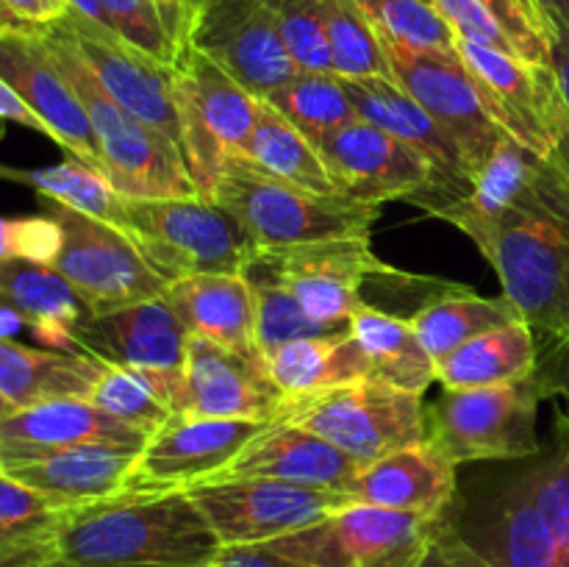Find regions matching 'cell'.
<instances>
[{
    "mask_svg": "<svg viewBox=\"0 0 569 567\" xmlns=\"http://www.w3.org/2000/svg\"><path fill=\"white\" fill-rule=\"evenodd\" d=\"M433 217L478 245L537 337L569 342V170L553 153H533L495 211L439 209Z\"/></svg>",
    "mask_w": 569,
    "mask_h": 567,
    "instance_id": "6da1fadb",
    "label": "cell"
},
{
    "mask_svg": "<svg viewBox=\"0 0 569 567\" xmlns=\"http://www.w3.org/2000/svg\"><path fill=\"white\" fill-rule=\"evenodd\" d=\"M220 539L187 489L122 493L67 509L53 561L72 567H209Z\"/></svg>",
    "mask_w": 569,
    "mask_h": 567,
    "instance_id": "7a4b0ae2",
    "label": "cell"
},
{
    "mask_svg": "<svg viewBox=\"0 0 569 567\" xmlns=\"http://www.w3.org/2000/svg\"><path fill=\"white\" fill-rule=\"evenodd\" d=\"M39 37L76 89L98 139L100 165L117 192L126 198H200L181 148L170 137L137 120L100 87L70 31L56 22L39 28Z\"/></svg>",
    "mask_w": 569,
    "mask_h": 567,
    "instance_id": "3957f363",
    "label": "cell"
},
{
    "mask_svg": "<svg viewBox=\"0 0 569 567\" xmlns=\"http://www.w3.org/2000/svg\"><path fill=\"white\" fill-rule=\"evenodd\" d=\"M211 200L248 231L259 250L295 248L322 239H370L372 222L381 211V206L359 203L348 195H317L292 187L261 172L242 156L228 161Z\"/></svg>",
    "mask_w": 569,
    "mask_h": 567,
    "instance_id": "277c9868",
    "label": "cell"
},
{
    "mask_svg": "<svg viewBox=\"0 0 569 567\" xmlns=\"http://www.w3.org/2000/svg\"><path fill=\"white\" fill-rule=\"evenodd\" d=\"M122 233L167 284L209 272H248L259 256L248 231L206 198H126Z\"/></svg>",
    "mask_w": 569,
    "mask_h": 567,
    "instance_id": "5b68a950",
    "label": "cell"
},
{
    "mask_svg": "<svg viewBox=\"0 0 569 567\" xmlns=\"http://www.w3.org/2000/svg\"><path fill=\"white\" fill-rule=\"evenodd\" d=\"M172 103L189 176L200 198L211 200L226 165L242 156L253 133L259 98L209 56L183 44L172 61Z\"/></svg>",
    "mask_w": 569,
    "mask_h": 567,
    "instance_id": "8992f818",
    "label": "cell"
},
{
    "mask_svg": "<svg viewBox=\"0 0 569 567\" xmlns=\"http://www.w3.org/2000/svg\"><path fill=\"white\" fill-rule=\"evenodd\" d=\"M278 420L337 445L361 467L428 439V409L422 395L383 381L342 384L287 398Z\"/></svg>",
    "mask_w": 569,
    "mask_h": 567,
    "instance_id": "52a82bcc",
    "label": "cell"
},
{
    "mask_svg": "<svg viewBox=\"0 0 569 567\" xmlns=\"http://www.w3.org/2000/svg\"><path fill=\"white\" fill-rule=\"evenodd\" d=\"M445 523V517L345 504L315 526L267 545L311 567H420Z\"/></svg>",
    "mask_w": 569,
    "mask_h": 567,
    "instance_id": "ba28073f",
    "label": "cell"
},
{
    "mask_svg": "<svg viewBox=\"0 0 569 567\" xmlns=\"http://www.w3.org/2000/svg\"><path fill=\"white\" fill-rule=\"evenodd\" d=\"M542 398L537 376L498 387L445 389L428 409V439L456 465L526 459L539 450Z\"/></svg>",
    "mask_w": 569,
    "mask_h": 567,
    "instance_id": "9c48e42d",
    "label": "cell"
},
{
    "mask_svg": "<svg viewBox=\"0 0 569 567\" xmlns=\"http://www.w3.org/2000/svg\"><path fill=\"white\" fill-rule=\"evenodd\" d=\"M39 206L59 222L64 237L50 267L67 278L89 315L126 309L167 292L170 284L150 270L126 233L44 195H39Z\"/></svg>",
    "mask_w": 569,
    "mask_h": 567,
    "instance_id": "30bf717a",
    "label": "cell"
},
{
    "mask_svg": "<svg viewBox=\"0 0 569 567\" xmlns=\"http://www.w3.org/2000/svg\"><path fill=\"white\" fill-rule=\"evenodd\" d=\"M342 195L359 203L415 200L431 215L445 203V187L431 161L392 133L353 120L315 139Z\"/></svg>",
    "mask_w": 569,
    "mask_h": 567,
    "instance_id": "8fae6325",
    "label": "cell"
},
{
    "mask_svg": "<svg viewBox=\"0 0 569 567\" xmlns=\"http://www.w3.org/2000/svg\"><path fill=\"white\" fill-rule=\"evenodd\" d=\"M378 37L387 50L398 87H403L459 142L470 176L476 178L506 133L483 109L476 78L465 67L461 56L415 48L383 33Z\"/></svg>",
    "mask_w": 569,
    "mask_h": 567,
    "instance_id": "7c38bea8",
    "label": "cell"
},
{
    "mask_svg": "<svg viewBox=\"0 0 569 567\" xmlns=\"http://www.w3.org/2000/svg\"><path fill=\"white\" fill-rule=\"evenodd\" d=\"M456 53L476 78L481 103L495 126L522 148L548 159L567 120L553 70L467 39H456Z\"/></svg>",
    "mask_w": 569,
    "mask_h": 567,
    "instance_id": "4fadbf2b",
    "label": "cell"
},
{
    "mask_svg": "<svg viewBox=\"0 0 569 567\" xmlns=\"http://www.w3.org/2000/svg\"><path fill=\"white\" fill-rule=\"evenodd\" d=\"M220 545H267L287 534L315 526L350 504L339 489L295 487L281 481H222L187 489Z\"/></svg>",
    "mask_w": 569,
    "mask_h": 567,
    "instance_id": "5bb4252c",
    "label": "cell"
},
{
    "mask_svg": "<svg viewBox=\"0 0 569 567\" xmlns=\"http://www.w3.org/2000/svg\"><path fill=\"white\" fill-rule=\"evenodd\" d=\"M250 267L281 281L306 315L331 326H350L356 311L367 306L361 300V284L389 270L365 237L259 250Z\"/></svg>",
    "mask_w": 569,
    "mask_h": 567,
    "instance_id": "9a60e30c",
    "label": "cell"
},
{
    "mask_svg": "<svg viewBox=\"0 0 569 567\" xmlns=\"http://www.w3.org/2000/svg\"><path fill=\"white\" fill-rule=\"evenodd\" d=\"M187 44L259 100L300 72L264 0H209L189 22Z\"/></svg>",
    "mask_w": 569,
    "mask_h": 567,
    "instance_id": "2e32d148",
    "label": "cell"
},
{
    "mask_svg": "<svg viewBox=\"0 0 569 567\" xmlns=\"http://www.w3.org/2000/svg\"><path fill=\"white\" fill-rule=\"evenodd\" d=\"M270 420L170 415L139 450L126 493L192 489L220 472Z\"/></svg>",
    "mask_w": 569,
    "mask_h": 567,
    "instance_id": "e0dca14e",
    "label": "cell"
},
{
    "mask_svg": "<svg viewBox=\"0 0 569 567\" xmlns=\"http://www.w3.org/2000/svg\"><path fill=\"white\" fill-rule=\"evenodd\" d=\"M61 26L70 31L72 42L92 67L100 87L137 120L170 137L181 148V131H178V115L172 103V64L150 59L114 31L76 11H70Z\"/></svg>",
    "mask_w": 569,
    "mask_h": 567,
    "instance_id": "ac0fdd59",
    "label": "cell"
},
{
    "mask_svg": "<svg viewBox=\"0 0 569 567\" xmlns=\"http://www.w3.org/2000/svg\"><path fill=\"white\" fill-rule=\"evenodd\" d=\"M287 395L276 387L264 361L189 334L183 361V415L278 420Z\"/></svg>",
    "mask_w": 569,
    "mask_h": 567,
    "instance_id": "d6986e66",
    "label": "cell"
},
{
    "mask_svg": "<svg viewBox=\"0 0 569 567\" xmlns=\"http://www.w3.org/2000/svg\"><path fill=\"white\" fill-rule=\"evenodd\" d=\"M0 76L31 106L33 115L48 122L56 145L70 150V156H78L87 165L103 170L92 122H89L76 89L70 87L64 72L50 56L48 44L39 37V28L0 37Z\"/></svg>",
    "mask_w": 569,
    "mask_h": 567,
    "instance_id": "ffe728a7",
    "label": "cell"
},
{
    "mask_svg": "<svg viewBox=\"0 0 569 567\" xmlns=\"http://www.w3.org/2000/svg\"><path fill=\"white\" fill-rule=\"evenodd\" d=\"M361 470L359 461L326 442L317 434L292 422L272 420L203 484L222 481H281L295 487L339 489L348 487L350 478Z\"/></svg>",
    "mask_w": 569,
    "mask_h": 567,
    "instance_id": "44dd1931",
    "label": "cell"
},
{
    "mask_svg": "<svg viewBox=\"0 0 569 567\" xmlns=\"http://www.w3.org/2000/svg\"><path fill=\"white\" fill-rule=\"evenodd\" d=\"M78 348L106 365L131 370L183 372L189 328L164 295L126 309L87 315L76 331Z\"/></svg>",
    "mask_w": 569,
    "mask_h": 567,
    "instance_id": "7402d4cb",
    "label": "cell"
},
{
    "mask_svg": "<svg viewBox=\"0 0 569 567\" xmlns=\"http://www.w3.org/2000/svg\"><path fill=\"white\" fill-rule=\"evenodd\" d=\"M150 434L106 415L87 398L48 400L0 420V472L72 445L106 442L144 448Z\"/></svg>",
    "mask_w": 569,
    "mask_h": 567,
    "instance_id": "603a6c76",
    "label": "cell"
},
{
    "mask_svg": "<svg viewBox=\"0 0 569 567\" xmlns=\"http://www.w3.org/2000/svg\"><path fill=\"white\" fill-rule=\"evenodd\" d=\"M345 89H348L350 100H353V109L359 120L392 133L395 139H400V142L415 148L417 153H422L431 161L433 170L442 178V206L470 195L472 176L459 142L403 87H398L395 81H387V78H365V81H345Z\"/></svg>",
    "mask_w": 569,
    "mask_h": 567,
    "instance_id": "cb8c5ba5",
    "label": "cell"
},
{
    "mask_svg": "<svg viewBox=\"0 0 569 567\" xmlns=\"http://www.w3.org/2000/svg\"><path fill=\"white\" fill-rule=\"evenodd\" d=\"M342 493L350 504L445 517L456 495V461L426 439L365 465Z\"/></svg>",
    "mask_w": 569,
    "mask_h": 567,
    "instance_id": "d4e9b609",
    "label": "cell"
},
{
    "mask_svg": "<svg viewBox=\"0 0 569 567\" xmlns=\"http://www.w3.org/2000/svg\"><path fill=\"white\" fill-rule=\"evenodd\" d=\"M139 450L142 448L106 442L72 445V448L53 450L26 465L11 467L6 476L44 495L61 509H76V506L98 504V500L126 493L128 472Z\"/></svg>",
    "mask_w": 569,
    "mask_h": 567,
    "instance_id": "484cf974",
    "label": "cell"
},
{
    "mask_svg": "<svg viewBox=\"0 0 569 567\" xmlns=\"http://www.w3.org/2000/svg\"><path fill=\"white\" fill-rule=\"evenodd\" d=\"M172 306L189 334L220 342L237 354L261 359L256 350V300L244 272H209L167 287Z\"/></svg>",
    "mask_w": 569,
    "mask_h": 567,
    "instance_id": "4316f807",
    "label": "cell"
},
{
    "mask_svg": "<svg viewBox=\"0 0 569 567\" xmlns=\"http://www.w3.org/2000/svg\"><path fill=\"white\" fill-rule=\"evenodd\" d=\"M103 370L106 361L83 350L31 348L17 339H0V392L17 409L89 398Z\"/></svg>",
    "mask_w": 569,
    "mask_h": 567,
    "instance_id": "83f0119b",
    "label": "cell"
},
{
    "mask_svg": "<svg viewBox=\"0 0 569 567\" xmlns=\"http://www.w3.org/2000/svg\"><path fill=\"white\" fill-rule=\"evenodd\" d=\"M0 300L20 309L31 320V334L50 350H76L78 326L89 315L87 306L48 265L0 261Z\"/></svg>",
    "mask_w": 569,
    "mask_h": 567,
    "instance_id": "f1b7e54d",
    "label": "cell"
},
{
    "mask_svg": "<svg viewBox=\"0 0 569 567\" xmlns=\"http://www.w3.org/2000/svg\"><path fill=\"white\" fill-rule=\"evenodd\" d=\"M537 334L526 320L495 328L470 339L437 361V381L445 389H476L511 384L537 372Z\"/></svg>",
    "mask_w": 569,
    "mask_h": 567,
    "instance_id": "f546056e",
    "label": "cell"
},
{
    "mask_svg": "<svg viewBox=\"0 0 569 567\" xmlns=\"http://www.w3.org/2000/svg\"><path fill=\"white\" fill-rule=\"evenodd\" d=\"M264 367L287 398L322 392L342 384L372 381L365 350L350 331L283 345L267 356Z\"/></svg>",
    "mask_w": 569,
    "mask_h": 567,
    "instance_id": "4dcf8cb0",
    "label": "cell"
},
{
    "mask_svg": "<svg viewBox=\"0 0 569 567\" xmlns=\"http://www.w3.org/2000/svg\"><path fill=\"white\" fill-rule=\"evenodd\" d=\"M350 334L365 350L372 381L415 395H426V389L437 381V361L420 342L411 320L365 306L350 320Z\"/></svg>",
    "mask_w": 569,
    "mask_h": 567,
    "instance_id": "1f68e13d",
    "label": "cell"
},
{
    "mask_svg": "<svg viewBox=\"0 0 569 567\" xmlns=\"http://www.w3.org/2000/svg\"><path fill=\"white\" fill-rule=\"evenodd\" d=\"M242 159L292 187L317 195H342L317 145L267 100H259L256 126L244 145Z\"/></svg>",
    "mask_w": 569,
    "mask_h": 567,
    "instance_id": "d6a6232c",
    "label": "cell"
},
{
    "mask_svg": "<svg viewBox=\"0 0 569 567\" xmlns=\"http://www.w3.org/2000/svg\"><path fill=\"white\" fill-rule=\"evenodd\" d=\"M515 322H522V315L506 295L483 298L467 287H453L439 298H431L411 317V326L433 361L445 359L481 334Z\"/></svg>",
    "mask_w": 569,
    "mask_h": 567,
    "instance_id": "836d02e7",
    "label": "cell"
},
{
    "mask_svg": "<svg viewBox=\"0 0 569 567\" xmlns=\"http://www.w3.org/2000/svg\"><path fill=\"white\" fill-rule=\"evenodd\" d=\"M0 178L6 181L26 183V187L37 189L39 195L59 203L70 206V209L81 211V215L94 217V220L106 222V226L122 231L126 222V195L114 189L103 170L87 165L78 156L59 161L50 167H37V170H14V167L0 165Z\"/></svg>",
    "mask_w": 569,
    "mask_h": 567,
    "instance_id": "e575fe53",
    "label": "cell"
},
{
    "mask_svg": "<svg viewBox=\"0 0 569 567\" xmlns=\"http://www.w3.org/2000/svg\"><path fill=\"white\" fill-rule=\"evenodd\" d=\"M67 509L0 472V567L53 559V539Z\"/></svg>",
    "mask_w": 569,
    "mask_h": 567,
    "instance_id": "d590c367",
    "label": "cell"
},
{
    "mask_svg": "<svg viewBox=\"0 0 569 567\" xmlns=\"http://www.w3.org/2000/svg\"><path fill=\"white\" fill-rule=\"evenodd\" d=\"M492 556L500 567H569V554L553 537L545 517L520 487V481L503 489L498 498Z\"/></svg>",
    "mask_w": 569,
    "mask_h": 567,
    "instance_id": "8d00e7d4",
    "label": "cell"
},
{
    "mask_svg": "<svg viewBox=\"0 0 569 567\" xmlns=\"http://www.w3.org/2000/svg\"><path fill=\"white\" fill-rule=\"evenodd\" d=\"M322 11H326L333 76L345 78V81H365V78L395 81L376 26L367 20L365 11L353 0H322Z\"/></svg>",
    "mask_w": 569,
    "mask_h": 567,
    "instance_id": "74e56055",
    "label": "cell"
},
{
    "mask_svg": "<svg viewBox=\"0 0 569 567\" xmlns=\"http://www.w3.org/2000/svg\"><path fill=\"white\" fill-rule=\"evenodd\" d=\"M264 100L295 128H300L311 142L333 128L359 120L345 81L333 72H298L292 81L267 94Z\"/></svg>",
    "mask_w": 569,
    "mask_h": 567,
    "instance_id": "f35d334b",
    "label": "cell"
},
{
    "mask_svg": "<svg viewBox=\"0 0 569 567\" xmlns=\"http://www.w3.org/2000/svg\"><path fill=\"white\" fill-rule=\"evenodd\" d=\"M244 276L250 278V287H253L256 350H259L261 361L283 345L298 342V339L333 337V334L350 331V326H331V322H320L306 315L298 298L267 272L264 276L244 272Z\"/></svg>",
    "mask_w": 569,
    "mask_h": 567,
    "instance_id": "ab89813d",
    "label": "cell"
},
{
    "mask_svg": "<svg viewBox=\"0 0 569 567\" xmlns=\"http://www.w3.org/2000/svg\"><path fill=\"white\" fill-rule=\"evenodd\" d=\"M378 33L426 50L456 53V33L428 0H353Z\"/></svg>",
    "mask_w": 569,
    "mask_h": 567,
    "instance_id": "60d3db41",
    "label": "cell"
},
{
    "mask_svg": "<svg viewBox=\"0 0 569 567\" xmlns=\"http://www.w3.org/2000/svg\"><path fill=\"white\" fill-rule=\"evenodd\" d=\"M300 72H331L322 0H264Z\"/></svg>",
    "mask_w": 569,
    "mask_h": 567,
    "instance_id": "b9f144b4",
    "label": "cell"
},
{
    "mask_svg": "<svg viewBox=\"0 0 569 567\" xmlns=\"http://www.w3.org/2000/svg\"><path fill=\"white\" fill-rule=\"evenodd\" d=\"M89 404L103 409L106 415L117 417L126 426L139 428L144 434H153L156 428L164 426L170 420L172 411L150 392L148 384L128 367L106 365L103 376L94 384Z\"/></svg>",
    "mask_w": 569,
    "mask_h": 567,
    "instance_id": "7bdbcfd3",
    "label": "cell"
},
{
    "mask_svg": "<svg viewBox=\"0 0 569 567\" xmlns=\"http://www.w3.org/2000/svg\"><path fill=\"white\" fill-rule=\"evenodd\" d=\"M561 428L565 431H561V442L553 459L533 467L531 472H526L517 481L526 489L539 515L545 517L561 548L569 554V415L561 422Z\"/></svg>",
    "mask_w": 569,
    "mask_h": 567,
    "instance_id": "ee69618b",
    "label": "cell"
},
{
    "mask_svg": "<svg viewBox=\"0 0 569 567\" xmlns=\"http://www.w3.org/2000/svg\"><path fill=\"white\" fill-rule=\"evenodd\" d=\"M111 31L161 64H172L178 56L176 39L167 31L164 14L156 0H100Z\"/></svg>",
    "mask_w": 569,
    "mask_h": 567,
    "instance_id": "f6af8a7d",
    "label": "cell"
},
{
    "mask_svg": "<svg viewBox=\"0 0 569 567\" xmlns=\"http://www.w3.org/2000/svg\"><path fill=\"white\" fill-rule=\"evenodd\" d=\"M61 239V226L53 217L0 215V261H33L50 267L59 256Z\"/></svg>",
    "mask_w": 569,
    "mask_h": 567,
    "instance_id": "bcb514c9",
    "label": "cell"
},
{
    "mask_svg": "<svg viewBox=\"0 0 569 567\" xmlns=\"http://www.w3.org/2000/svg\"><path fill=\"white\" fill-rule=\"evenodd\" d=\"M483 3L503 22L522 61L533 67H550L548 17L539 0H483Z\"/></svg>",
    "mask_w": 569,
    "mask_h": 567,
    "instance_id": "7dc6e473",
    "label": "cell"
},
{
    "mask_svg": "<svg viewBox=\"0 0 569 567\" xmlns=\"http://www.w3.org/2000/svg\"><path fill=\"white\" fill-rule=\"evenodd\" d=\"M431 3L445 17V22L453 28L456 39H467V42L483 44V48L520 56L515 39L509 37L503 22L495 17V11L483 0H431Z\"/></svg>",
    "mask_w": 569,
    "mask_h": 567,
    "instance_id": "c3c4849f",
    "label": "cell"
},
{
    "mask_svg": "<svg viewBox=\"0 0 569 567\" xmlns=\"http://www.w3.org/2000/svg\"><path fill=\"white\" fill-rule=\"evenodd\" d=\"M420 567H500L492 556L481 554L478 548H472L470 543L459 537L453 531L450 523H445L439 528V534L433 537L431 548H428L426 559L420 561Z\"/></svg>",
    "mask_w": 569,
    "mask_h": 567,
    "instance_id": "681fc988",
    "label": "cell"
},
{
    "mask_svg": "<svg viewBox=\"0 0 569 567\" xmlns=\"http://www.w3.org/2000/svg\"><path fill=\"white\" fill-rule=\"evenodd\" d=\"M209 567H311L278 554L270 545H226Z\"/></svg>",
    "mask_w": 569,
    "mask_h": 567,
    "instance_id": "f907efd6",
    "label": "cell"
},
{
    "mask_svg": "<svg viewBox=\"0 0 569 567\" xmlns=\"http://www.w3.org/2000/svg\"><path fill=\"white\" fill-rule=\"evenodd\" d=\"M545 361H537V381L545 395H561L569 404V342H548Z\"/></svg>",
    "mask_w": 569,
    "mask_h": 567,
    "instance_id": "816d5d0a",
    "label": "cell"
},
{
    "mask_svg": "<svg viewBox=\"0 0 569 567\" xmlns=\"http://www.w3.org/2000/svg\"><path fill=\"white\" fill-rule=\"evenodd\" d=\"M545 11V9H542ZM548 17V42H550V70H553L556 87H559L561 103H565L567 126H569V31L556 17Z\"/></svg>",
    "mask_w": 569,
    "mask_h": 567,
    "instance_id": "f5cc1de1",
    "label": "cell"
},
{
    "mask_svg": "<svg viewBox=\"0 0 569 567\" xmlns=\"http://www.w3.org/2000/svg\"><path fill=\"white\" fill-rule=\"evenodd\" d=\"M17 20L31 28H48L70 14V0H0Z\"/></svg>",
    "mask_w": 569,
    "mask_h": 567,
    "instance_id": "db71d44e",
    "label": "cell"
},
{
    "mask_svg": "<svg viewBox=\"0 0 569 567\" xmlns=\"http://www.w3.org/2000/svg\"><path fill=\"white\" fill-rule=\"evenodd\" d=\"M0 120L17 122V126L31 128V131L44 133V137H48V139H53V133H50L48 122H44L42 117L33 115L31 106H28L26 100H22L20 94H17L14 89L9 87V81H6L3 76H0Z\"/></svg>",
    "mask_w": 569,
    "mask_h": 567,
    "instance_id": "11a10c76",
    "label": "cell"
},
{
    "mask_svg": "<svg viewBox=\"0 0 569 567\" xmlns=\"http://www.w3.org/2000/svg\"><path fill=\"white\" fill-rule=\"evenodd\" d=\"M161 6V14H164L167 31L176 39L178 48L187 44V17H183V0H156Z\"/></svg>",
    "mask_w": 569,
    "mask_h": 567,
    "instance_id": "9f6ffc18",
    "label": "cell"
},
{
    "mask_svg": "<svg viewBox=\"0 0 569 567\" xmlns=\"http://www.w3.org/2000/svg\"><path fill=\"white\" fill-rule=\"evenodd\" d=\"M20 331H31V320L20 309L0 300V339H17Z\"/></svg>",
    "mask_w": 569,
    "mask_h": 567,
    "instance_id": "6f0895ef",
    "label": "cell"
},
{
    "mask_svg": "<svg viewBox=\"0 0 569 567\" xmlns=\"http://www.w3.org/2000/svg\"><path fill=\"white\" fill-rule=\"evenodd\" d=\"M14 31H37V28L26 26L22 20H17V17L11 14L3 3H0V37H6V33H14Z\"/></svg>",
    "mask_w": 569,
    "mask_h": 567,
    "instance_id": "680465c9",
    "label": "cell"
},
{
    "mask_svg": "<svg viewBox=\"0 0 569 567\" xmlns=\"http://www.w3.org/2000/svg\"><path fill=\"white\" fill-rule=\"evenodd\" d=\"M539 6H542L550 17H556V20L569 31V0H539Z\"/></svg>",
    "mask_w": 569,
    "mask_h": 567,
    "instance_id": "91938a15",
    "label": "cell"
},
{
    "mask_svg": "<svg viewBox=\"0 0 569 567\" xmlns=\"http://www.w3.org/2000/svg\"><path fill=\"white\" fill-rule=\"evenodd\" d=\"M553 156L569 170V126H567V120H565V128H561V137H559V145H556Z\"/></svg>",
    "mask_w": 569,
    "mask_h": 567,
    "instance_id": "94428289",
    "label": "cell"
},
{
    "mask_svg": "<svg viewBox=\"0 0 569 567\" xmlns=\"http://www.w3.org/2000/svg\"><path fill=\"white\" fill-rule=\"evenodd\" d=\"M209 3V0H183V17H187V33H189V22H192V17L198 14L203 6Z\"/></svg>",
    "mask_w": 569,
    "mask_h": 567,
    "instance_id": "6125c7cd",
    "label": "cell"
},
{
    "mask_svg": "<svg viewBox=\"0 0 569 567\" xmlns=\"http://www.w3.org/2000/svg\"><path fill=\"white\" fill-rule=\"evenodd\" d=\"M14 411H17V406L11 404V400L6 398L3 392H0V420H3V417H9V415H14Z\"/></svg>",
    "mask_w": 569,
    "mask_h": 567,
    "instance_id": "be15d7a7",
    "label": "cell"
},
{
    "mask_svg": "<svg viewBox=\"0 0 569 567\" xmlns=\"http://www.w3.org/2000/svg\"><path fill=\"white\" fill-rule=\"evenodd\" d=\"M22 567H72V565H64V561H33V565H22Z\"/></svg>",
    "mask_w": 569,
    "mask_h": 567,
    "instance_id": "e7e4bbea",
    "label": "cell"
},
{
    "mask_svg": "<svg viewBox=\"0 0 569 567\" xmlns=\"http://www.w3.org/2000/svg\"><path fill=\"white\" fill-rule=\"evenodd\" d=\"M6 137V120H0V139Z\"/></svg>",
    "mask_w": 569,
    "mask_h": 567,
    "instance_id": "03108f58",
    "label": "cell"
},
{
    "mask_svg": "<svg viewBox=\"0 0 569 567\" xmlns=\"http://www.w3.org/2000/svg\"><path fill=\"white\" fill-rule=\"evenodd\" d=\"M428 3H431V0H428Z\"/></svg>",
    "mask_w": 569,
    "mask_h": 567,
    "instance_id": "003e7915",
    "label": "cell"
}]
</instances>
